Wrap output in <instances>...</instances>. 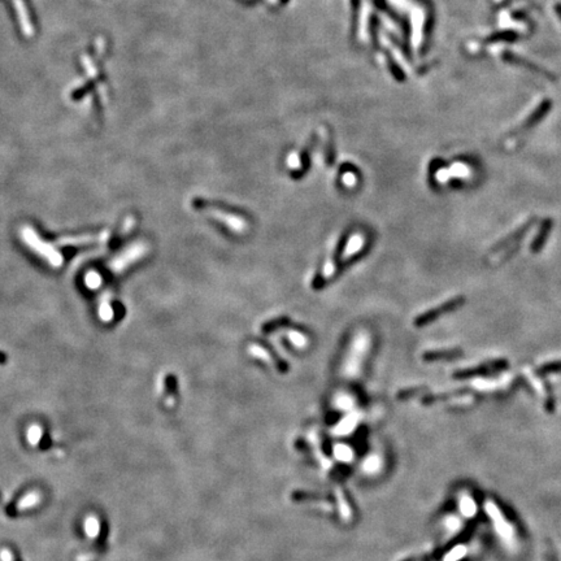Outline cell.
I'll return each mask as SVG.
<instances>
[{
  "label": "cell",
  "instance_id": "cell-1",
  "mask_svg": "<svg viewBox=\"0 0 561 561\" xmlns=\"http://www.w3.org/2000/svg\"><path fill=\"white\" fill-rule=\"evenodd\" d=\"M85 534L90 539V546L77 556V561H95L105 551L107 546V525L99 516L89 515L83 522Z\"/></svg>",
  "mask_w": 561,
  "mask_h": 561
},
{
  "label": "cell",
  "instance_id": "cell-2",
  "mask_svg": "<svg viewBox=\"0 0 561 561\" xmlns=\"http://www.w3.org/2000/svg\"><path fill=\"white\" fill-rule=\"evenodd\" d=\"M22 238L23 242L30 247V248L34 249L38 255H41L48 261L52 266H60L63 264V256L56 251L53 247H51L49 244L44 243L43 240L39 239L35 232L30 228H23L22 230Z\"/></svg>",
  "mask_w": 561,
  "mask_h": 561
},
{
  "label": "cell",
  "instance_id": "cell-3",
  "mask_svg": "<svg viewBox=\"0 0 561 561\" xmlns=\"http://www.w3.org/2000/svg\"><path fill=\"white\" fill-rule=\"evenodd\" d=\"M197 204L200 207V209H204V211L209 212V214L213 216L216 220L225 223L226 226H229V228L232 229V230H234V232L242 233L246 230L247 222L243 220V218L240 217V216H237V214L232 213V212H229V211H223V209L217 208V207L211 206V204H208V203L198 202Z\"/></svg>",
  "mask_w": 561,
  "mask_h": 561
},
{
  "label": "cell",
  "instance_id": "cell-4",
  "mask_svg": "<svg viewBox=\"0 0 561 561\" xmlns=\"http://www.w3.org/2000/svg\"><path fill=\"white\" fill-rule=\"evenodd\" d=\"M464 303H465V298H463V296H456V298L451 299V300H447L445 303L440 304L439 307L433 308V310L428 311V312L423 313V315H419L418 317L414 318V326H425V325L434 321L435 318H439L440 316L445 315V313H450L456 310V308H460Z\"/></svg>",
  "mask_w": 561,
  "mask_h": 561
},
{
  "label": "cell",
  "instance_id": "cell-5",
  "mask_svg": "<svg viewBox=\"0 0 561 561\" xmlns=\"http://www.w3.org/2000/svg\"><path fill=\"white\" fill-rule=\"evenodd\" d=\"M42 498H43V496H42V492L38 491V490H33V491L26 492V494L23 495L22 498L18 499L16 503L11 504V506H8L7 508L3 509L4 516L9 518L17 517L20 513L26 512V511L34 509L35 507L39 506V504L42 503Z\"/></svg>",
  "mask_w": 561,
  "mask_h": 561
},
{
  "label": "cell",
  "instance_id": "cell-6",
  "mask_svg": "<svg viewBox=\"0 0 561 561\" xmlns=\"http://www.w3.org/2000/svg\"><path fill=\"white\" fill-rule=\"evenodd\" d=\"M146 251L147 249H146L145 244H134V246L129 247L126 251L120 254L116 259H113L112 263L109 264V268L112 269V272H121L127 265H130L133 261H136L138 259L142 258Z\"/></svg>",
  "mask_w": 561,
  "mask_h": 561
},
{
  "label": "cell",
  "instance_id": "cell-7",
  "mask_svg": "<svg viewBox=\"0 0 561 561\" xmlns=\"http://www.w3.org/2000/svg\"><path fill=\"white\" fill-rule=\"evenodd\" d=\"M26 438L29 444L33 448L39 450V451H48L52 447V440L49 439L48 435L46 434L44 429L38 424H33L29 426L26 431Z\"/></svg>",
  "mask_w": 561,
  "mask_h": 561
},
{
  "label": "cell",
  "instance_id": "cell-8",
  "mask_svg": "<svg viewBox=\"0 0 561 561\" xmlns=\"http://www.w3.org/2000/svg\"><path fill=\"white\" fill-rule=\"evenodd\" d=\"M248 351L252 356L260 359L261 361L266 362V364H269V365H273L277 371L287 372V369H289L286 362L278 359L277 356L273 355L272 351H269L266 347H264L263 344H256V343L249 344Z\"/></svg>",
  "mask_w": 561,
  "mask_h": 561
},
{
  "label": "cell",
  "instance_id": "cell-9",
  "mask_svg": "<svg viewBox=\"0 0 561 561\" xmlns=\"http://www.w3.org/2000/svg\"><path fill=\"white\" fill-rule=\"evenodd\" d=\"M507 368V361L506 360H495L492 362H487V364L482 365V367L478 368H471V369H465V371L457 372L455 374V377L457 378H465V377H473V376H487V374L495 373V372H499L501 369Z\"/></svg>",
  "mask_w": 561,
  "mask_h": 561
},
{
  "label": "cell",
  "instance_id": "cell-10",
  "mask_svg": "<svg viewBox=\"0 0 561 561\" xmlns=\"http://www.w3.org/2000/svg\"><path fill=\"white\" fill-rule=\"evenodd\" d=\"M365 243V238L362 237L361 233H355L350 237L347 244L344 247L343 252H342L341 258H339V264H344L346 261L350 260L351 258H353L360 249L362 248Z\"/></svg>",
  "mask_w": 561,
  "mask_h": 561
},
{
  "label": "cell",
  "instance_id": "cell-11",
  "mask_svg": "<svg viewBox=\"0 0 561 561\" xmlns=\"http://www.w3.org/2000/svg\"><path fill=\"white\" fill-rule=\"evenodd\" d=\"M108 237V233H101L99 235H79V237H68V238H61L60 240H58V243L60 246H67V244H85V243H93L96 240H105V238Z\"/></svg>",
  "mask_w": 561,
  "mask_h": 561
},
{
  "label": "cell",
  "instance_id": "cell-12",
  "mask_svg": "<svg viewBox=\"0 0 561 561\" xmlns=\"http://www.w3.org/2000/svg\"><path fill=\"white\" fill-rule=\"evenodd\" d=\"M461 355V351L459 348H454V350H440V351H430V352H425L423 356V359L425 361H435V360H450L455 359L457 356Z\"/></svg>",
  "mask_w": 561,
  "mask_h": 561
},
{
  "label": "cell",
  "instance_id": "cell-13",
  "mask_svg": "<svg viewBox=\"0 0 561 561\" xmlns=\"http://www.w3.org/2000/svg\"><path fill=\"white\" fill-rule=\"evenodd\" d=\"M551 226H552V222H551L550 220L544 221L543 226H542V229H541V233L537 235V238H535V240H534V243L531 244L532 252H538L539 249L542 248V246H543L544 242H546L547 235H548V233H550Z\"/></svg>",
  "mask_w": 561,
  "mask_h": 561
},
{
  "label": "cell",
  "instance_id": "cell-14",
  "mask_svg": "<svg viewBox=\"0 0 561 561\" xmlns=\"http://www.w3.org/2000/svg\"><path fill=\"white\" fill-rule=\"evenodd\" d=\"M290 324H291V321H290L287 317H278L275 318V320H272V321L264 324L263 326H261V330H263V333H272V331H274V330L279 329V327H284Z\"/></svg>",
  "mask_w": 561,
  "mask_h": 561
},
{
  "label": "cell",
  "instance_id": "cell-15",
  "mask_svg": "<svg viewBox=\"0 0 561 561\" xmlns=\"http://www.w3.org/2000/svg\"><path fill=\"white\" fill-rule=\"evenodd\" d=\"M99 315H100L101 320H104V321H109V320H112L113 310L112 307H110L108 296H105V298L103 296V299H101L100 307H99Z\"/></svg>",
  "mask_w": 561,
  "mask_h": 561
},
{
  "label": "cell",
  "instance_id": "cell-16",
  "mask_svg": "<svg viewBox=\"0 0 561 561\" xmlns=\"http://www.w3.org/2000/svg\"><path fill=\"white\" fill-rule=\"evenodd\" d=\"M287 336H289L290 341L292 342V344H294V346H296L298 348H304L308 343L307 336L304 335V334L299 333V331H295V330L289 331V333H287Z\"/></svg>",
  "mask_w": 561,
  "mask_h": 561
},
{
  "label": "cell",
  "instance_id": "cell-17",
  "mask_svg": "<svg viewBox=\"0 0 561 561\" xmlns=\"http://www.w3.org/2000/svg\"><path fill=\"white\" fill-rule=\"evenodd\" d=\"M558 372H561V361L548 362V364L543 365V367L539 369V373H542V374L558 373Z\"/></svg>",
  "mask_w": 561,
  "mask_h": 561
},
{
  "label": "cell",
  "instance_id": "cell-18",
  "mask_svg": "<svg viewBox=\"0 0 561 561\" xmlns=\"http://www.w3.org/2000/svg\"><path fill=\"white\" fill-rule=\"evenodd\" d=\"M0 561H21L18 558V556L13 552L12 548L8 547H3L0 548Z\"/></svg>",
  "mask_w": 561,
  "mask_h": 561
},
{
  "label": "cell",
  "instance_id": "cell-19",
  "mask_svg": "<svg viewBox=\"0 0 561 561\" xmlns=\"http://www.w3.org/2000/svg\"><path fill=\"white\" fill-rule=\"evenodd\" d=\"M86 285L90 289H98L101 285V278L98 273L91 272L86 275Z\"/></svg>",
  "mask_w": 561,
  "mask_h": 561
},
{
  "label": "cell",
  "instance_id": "cell-20",
  "mask_svg": "<svg viewBox=\"0 0 561 561\" xmlns=\"http://www.w3.org/2000/svg\"><path fill=\"white\" fill-rule=\"evenodd\" d=\"M342 181H343L344 185L348 186V187H351V186H353L356 183V176L352 173V172H347V173L343 174V177H342Z\"/></svg>",
  "mask_w": 561,
  "mask_h": 561
}]
</instances>
